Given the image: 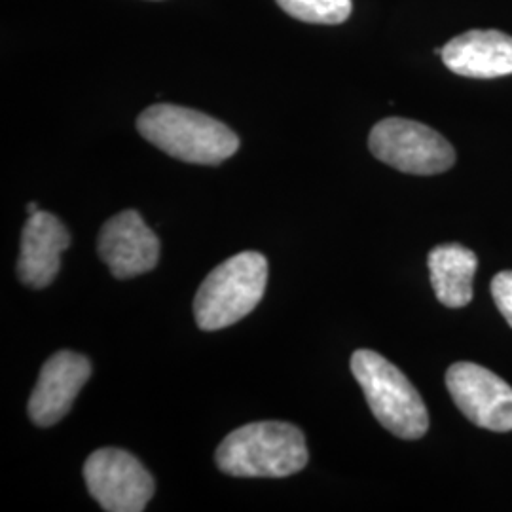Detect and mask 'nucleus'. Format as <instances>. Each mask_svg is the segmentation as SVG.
<instances>
[{"instance_id": "f257e3e1", "label": "nucleus", "mask_w": 512, "mask_h": 512, "mask_svg": "<svg viewBox=\"0 0 512 512\" xmlns=\"http://www.w3.org/2000/svg\"><path fill=\"white\" fill-rule=\"evenodd\" d=\"M224 475L238 478H285L308 465L304 433L285 421H256L232 431L217 448Z\"/></svg>"}, {"instance_id": "f03ea898", "label": "nucleus", "mask_w": 512, "mask_h": 512, "mask_svg": "<svg viewBox=\"0 0 512 512\" xmlns=\"http://www.w3.org/2000/svg\"><path fill=\"white\" fill-rule=\"evenodd\" d=\"M137 129L148 143L186 164L219 165L239 148L238 135L217 118L169 103L143 110Z\"/></svg>"}, {"instance_id": "7ed1b4c3", "label": "nucleus", "mask_w": 512, "mask_h": 512, "mask_svg": "<svg viewBox=\"0 0 512 512\" xmlns=\"http://www.w3.org/2000/svg\"><path fill=\"white\" fill-rule=\"evenodd\" d=\"M351 372L372 414L389 433L404 440L421 439L427 433V406L397 366L376 351L359 349L351 355Z\"/></svg>"}, {"instance_id": "20e7f679", "label": "nucleus", "mask_w": 512, "mask_h": 512, "mask_svg": "<svg viewBox=\"0 0 512 512\" xmlns=\"http://www.w3.org/2000/svg\"><path fill=\"white\" fill-rule=\"evenodd\" d=\"M268 285V260L256 251L228 258L205 277L194 298V317L202 330H220L247 317Z\"/></svg>"}, {"instance_id": "39448f33", "label": "nucleus", "mask_w": 512, "mask_h": 512, "mask_svg": "<svg viewBox=\"0 0 512 512\" xmlns=\"http://www.w3.org/2000/svg\"><path fill=\"white\" fill-rule=\"evenodd\" d=\"M368 148L380 162L410 175H439L456 164V150L439 131L406 118L378 122Z\"/></svg>"}, {"instance_id": "423d86ee", "label": "nucleus", "mask_w": 512, "mask_h": 512, "mask_svg": "<svg viewBox=\"0 0 512 512\" xmlns=\"http://www.w3.org/2000/svg\"><path fill=\"white\" fill-rule=\"evenodd\" d=\"M84 480L93 499L109 512L147 509L156 484L143 463L120 448H101L84 465Z\"/></svg>"}, {"instance_id": "0eeeda50", "label": "nucleus", "mask_w": 512, "mask_h": 512, "mask_svg": "<svg viewBox=\"0 0 512 512\" xmlns=\"http://www.w3.org/2000/svg\"><path fill=\"white\" fill-rule=\"evenodd\" d=\"M446 387L467 420L495 433L512 431V387L492 370L456 363L446 372Z\"/></svg>"}, {"instance_id": "6e6552de", "label": "nucleus", "mask_w": 512, "mask_h": 512, "mask_svg": "<svg viewBox=\"0 0 512 512\" xmlns=\"http://www.w3.org/2000/svg\"><path fill=\"white\" fill-rule=\"evenodd\" d=\"M97 251L110 274L131 279L158 266L160 239L137 211L128 209L105 222L97 239Z\"/></svg>"}, {"instance_id": "1a4fd4ad", "label": "nucleus", "mask_w": 512, "mask_h": 512, "mask_svg": "<svg viewBox=\"0 0 512 512\" xmlns=\"http://www.w3.org/2000/svg\"><path fill=\"white\" fill-rule=\"evenodd\" d=\"M92 376V363L88 357L74 351H57L38 376L35 391L29 399V416L38 427H50L63 420L80 389Z\"/></svg>"}, {"instance_id": "9d476101", "label": "nucleus", "mask_w": 512, "mask_h": 512, "mask_svg": "<svg viewBox=\"0 0 512 512\" xmlns=\"http://www.w3.org/2000/svg\"><path fill=\"white\" fill-rule=\"evenodd\" d=\"M71 245V234L52 213L29 215L21 232L19 281L31 289H46L54 283L61 266V255Z\"/></svg>"}, {"instance_id": "9b49d317", "label": "nucleus", "mask_w": 512, "mask_h": 512, "mask_svg": "<svg viewBox=\"0 0 512 512\" xmlns=\"http://www.w3.org/2000/svg\"><path fill=\"white\" fill-rule=\"evenodd\" d=\"M442 61L465 78H499L512 74V37L501 31H469L442 46Z\"/></svg>"}, {"instance_id": "f8f14e48", "label": "nucleus", "mask_w": 512, "mask_h": 512, "mask_svg": "<svg viewBox=\"0 0 512 512\" xmlns=\"http://www.w3.org/2000/svg\"><path fill=\"white\" fill-rule=\"evenodd\" d=\"M427 266L431 272V285L446 308H465L473 300V279H475L478 258L475 253L458 243L435 247Z\"/></svg>"}, {"instance_id": "ddd939ff", "label": "nucleus", "mask_w": 512, "mask_h": 512, "mask_svg": "<svg viewBox=\"0 0 512 512\" xmlns=\"http://www.w3.org/2000/svg\"><path fill=\"white\" fill-rule=\"evenodd\" d=\"M291 18L313 25H340L351 16V0H275Z\"/></svg>"}, {"instance_id": "4468645a", "label": "nucleus", "mask_w": 512, "mask_h": 512, "mask_svg": "<svg viewBox=\"0 0 512 512\" xmlns=\"http://www.w3.org/2000/svg\"><path fill=\"white\" fill-rule=\"evenodd\" d=\"M492 296L495 306L505 317V321L512 327V272H499L492 281Z\"/></svg>"}, {"instance_id": "2eb2a0df", "label": "nucleus", "mask_w": 512, "mask_h": 512, "mask_svg": "<svg viewBox=\"0 0 512 512\" xmlns=\"http://www.w3.org/2000/svg\"><path fill=\"white\" fill-rule=\"evenodd\" d=\"M38 211H40V209H38V203H29V205H27V213H29V215H35Z\"/></svg>"}]
</instances>
